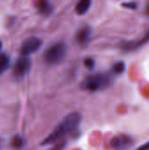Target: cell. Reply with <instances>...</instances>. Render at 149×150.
Here are the masks:
<instances>
[{
	"label": "cell",
	"instance_id": "10",
	"mask_svg": "<svg viewBox=\"0 0 149 150\" xmlns=\"http://www.w3.org/2000/svg\"><path fill=\"white\" fill-rule=\"evenodd\" d=\"M38 9H39L40 12L42 15H49L53 11L54 7H53V5L49 2H47V1H41L38 4Z\"/></svg>",
	"mask_w": 149,
	"mask_h": 150
},
{
	"label": "cell",
	"instance_id": "6",
	"mask_svg": "<svg viewBox=\"0 0 149 150\" xmlns=\"http://www.w3.org/2000/svg\"><path fill=\"white\" fill-rule=\"evenodd\" d=\"M133 143V139L125 134H120L118 136H115L111 141V146L113 149L115 150H126L129 149Z\"/></svg>",
	"mask_w": 149,
	"mask_h": 150
},
{
	"label": "cell",
	"instance_id": "11",
	"mask_svg": "<svg viewBox=\"0 0 149 150\" xmlns=\"http://www.w3.org/2000/svg\"><path fill=\"white\" fill-rule=\"evenodd\" d=\"M10 66V58L5 54H0V76L4 74Z\"/></svg>",
	"mask_w": 149,
	"mask_h": 150
},
{
	"label": "cell",
	"instance_id": "4",
	"mask_svg": "<svg viewBox=\"0 0 149 150\" xmlns=\"http://www.w3.org/2000/svg\"><path fill=\"white\" fill-rule=\"evenodd\" d=\"M42 45V40L37 37H31L25 40L21 46V54L23 56L30 55L40 49Z\"/></svg>",
	"mask_w": 149,
	"mask_h": 150
},
{
	"label": "cell",
	"instance_id": "3",
	"mask_svg": "<svg viewBox=\"0 0 149 150\" xmlns=\"http://www.w3.org/2000/svg\"><path fill=\"white\" fill-rule=\"evenodd\" d=\"M67 52L66 44L63 42H57L49 47L44 54L45 62L48 65H57L65 57Z\"/></svg>",
	"mask_w": 149,
	"mask_h": 150
},
{
	"label": "cell",
	"instance_id": "8",
	"mask_svg": "<svg viewBox=\"0 0 149 150\" xmlns=\"http://www.w3.org/2000/svg\"><path fill=\"white\" fill-rule=\"evenodd\" d=\"M91 33H92V31L90 26L85 25V26L81 27L77 31L76 35L77 43L82 46H85L89 42L90 37H91Z\"/></svg>",
	"mask_w": 149,
	"mask_h": 150
},
{
	"label": "cell",
	"instance_id": "9",
	"mask_svg": "<svg viewBox=\"0 0 149 150\" xmlns=\"http://www.w3.org/2000/svg\"><path fill=\"white\" fill-rule=\"evenodd\" d=\"M91 2L90 0H82L79 3H77L76 6V11L78 15H83L85 14L90 7Z\"/></svg>",
	"mask_w": 149,
	"mask_h": 150
},
{
	"label": "cell",
	"instance_id": "17",
	"mask_svg": "<svg viewBox=\"0 0 149 150\" xmlns=\"http://www.w3.org/2000/svg\"><path fill=\"white\" fill-rule=\"evenodd\" d=\"M2 47V42H1V40H0V48Z\"/></svg>",
	"mask_w": 149,
	"mask_h": 150
},
{
	"label": "cell",
	"instance_id": "13",
	"mask_svg": "<svg viewBox=\"0 0 149 150\" xmlns=\"http://www.w3.org/2000/svg\"><path fill=\"white\" fill-rule=\"evenodd\" d=\"M25 144V140L20 136H15L11 141V145L15 149H21Z\"/></svg>",
	"mask_w": 149,
	"mask_h": 150
},
{
	"label": "cell",
	"instance_id": "5",
	"mask_svg": "<svg viewBox=\"0 0 149 150\" xmlns=\"http://www.w3.org/2000/svg\"><path fill=\"white\" fill-rule=\"evenodd\" d=\"M31 67H32V62L28 57L26 56L20 57L17 61L14 66L13 73L16 76V77H23L29 73Z\"/></svg>",
	"mask_w": 149,
	"mask_h": 150
},
{
	"label": "cell",
	"instance_id": "14",
	"mask_svg": "<svg viewBox=\"0 0 149 150\" xmlns=\"http://www.w3.org/2000/svg\"><path fill=\"white\" fill-rule=\"evenodd\" d=\"M84 65L86 68L90 69H92L95 66V62L92 58H86L84 60Z\"/></svg>",
	"mask_w": 149,
	"mask_h": 150
},
{
	"label": "cell",
	"instance_id": "7",
	"mask_svg": "<svg viewBox=\"0 0 149 150\" xmlns=\"http://www.w3.org/2000/svg\"><path fill=\"white\" fill-rule=\"evenodd\" d=\"M148 42H149V30L148 31V33L140 40L123 42L122 43V48L125 50H127V51H131V50H133V49H136L138 47L144 46Z\"/></svg>",
	"mask_w": 149,
	"mask_h": 150
},
{
	"label": "cell",
	"instance_id": "1",
	"mask_svg": "<svg viewBox=\"0 0 149 150\" xmlns=\"http://www.w3.org/2000/svg\"><path fill=\"white\" fill-rule=\"evenodd\" d=\"M82 120V116L79 112H72L67 115L61 122L54 128V130L43 141V145L55 143L65 136L76 131Z\"/></svg>",
	"mask_w": 149,
	"mask_h": 150
},
{
	"label": "cell",
	"instance_id": "12",
	"mask_svg": "<svg viewBox=\"0 0 149 150\" xmlns=\"http://www.w3.org/2000/svg\"><path fill=\"white\" fill-rule=\"evenodd\" d=\"M125 69H126V65H125V62H119L117 63H115L112 67V71L115 73V74H122L124 71H125Z\"/></svg>",
	"mask_w": 149,
	"mask_h": 150
},
{
	"label": "cell",
	"instance_id": "16",
	"mask_svg": "<svg viewBox=\"0 0 149 150\" xmlns=\"http://www.w3.org/2000/svg\"><path fill=\"white\" fill-rule=\"evenodd\" d=\"M138 150H149V142H147L146 144H144V145L141 146Z\"/></svg>",
	"mask_w": 149,
	"mask_h": 150
},
{
	"label": "cell",
	"instance_id": "2",
	"mask_svg": "<svg viewBox=\"0 0 149 150\" xmlns=\"http://www.w3.org/2000/svg\"><path fill=\"white\" fill-rule=\"evenodd\" d=\"M112 83V78L107 74H96L88 76L82 83L84 90L89 91H97L107 88Z\"/></svg>",
	"mask_w": 149,
	"mask_h": 150
},
{
	"label": "cell",
	"instance_id": "15",
	"mask_svg": "<svg viewBox=\"0 0 149 150\" xmlns=\"http://www.w3.org/2000/svg\"><path fill=\"white\" fill-rule=\"evenodd\" d=\"M122 5L125 8H129V9H136V7H137L136 3H124V4H122Z\"/></svg>",
	"mask_w": 149,
	"mask_h": 150
}]
</instances>
